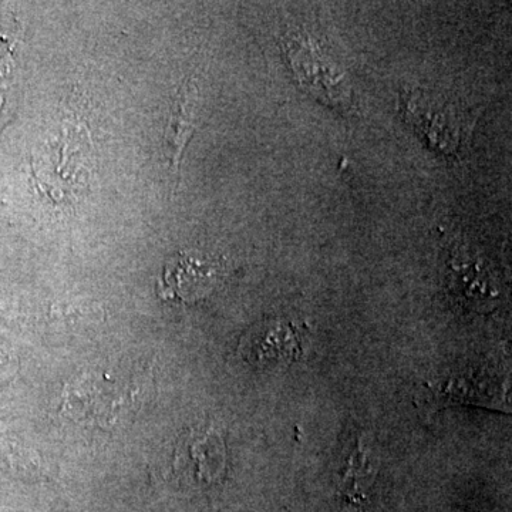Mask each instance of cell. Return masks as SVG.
<instances>
[{
	"label": "cell",
	"instance_id": "cell-5",
	"mask_svg": "<svg viewBox=\"0 0 512 512\" xmlns=\"http://www.w3.org/2000/svg\"><path fill=\"white\" fill-rule=\"evenodd\" d=\"M414 123L423 131L433 146L448 153L457 148L458 131L450 110H444L434 101L416 97L409 103Z\"/></svg>",
	"mask_w": 512,
	"mask_h": 512
},
{
	"label": "cell",
	"instance_id": "cell-8",
	"mask_svg": "<svg viewBox=\"0 0 512 512\" xmlns=\"http://www.w3.org/2000/svg\"><path fill=\"white\" fill-rule=\"evenodd\" d=\"M175 100L177 101L171 111L164 137L165 150H167L171 164H177L191 127L190 87H184Z\"/></svg>",
	"mask_w": 512,
	"mask_h": 512
},
{
	"label": "cell",
	"instance_id": "cell-2",
	"mask_svg": "<svg viewBox=\"0 0 512 512\" xmlns=\"http://www.w3.org/2000/svg\"><path fill=\"white\" fill-rule=\"evenodd\" d=\"M248 362L254 365L292 362L301 357V340L291 323L274 320L251 330L241 346Z\"/></svg>",
	"mask_w": 512,
	"mask_h": 512
},
{
	"label": "cell",
	"instance_id": "cell-7",
	"mask_svg": "<svg viewBox=\"0 0 512 512\" xmlns=\"http://www.w3.org/2000/svg\"><path fill=\"white\" fill-rule=\"evenodd\" d=\"M426 389L430 390L436 404H473V406L493 407V409H497L498 404H503V400L498 399V394L488 387V383L474 377L448 380L440 387L427 384Z\"/></svg>",
	"mask_w": 512,
	"mask_h": 512
},
{
	"label": "cell",
	"instance_id": "cell-6",
	"mask_svg": "<svg viewBox=\"0 0 512 512\" xmlns=\"http://www.w3.org/2000/svg\"><path fill=\"white\" fill-rule=\"evenodd\" d=\"M451 266L453 286L460 298L481 311L485 309V305H493L497 298V289L494 288L493 278L485 271L481 262L463 259Z\"/></svg>",
	"mask_w": 512,
	"mask_h": 512
},
{
	"label": "cell",
	"instance_id": "cell-3",
	"mask_svg": "<svg viewBox=\"0 0 512 512\" xmlns=\"http://www.w3.org/2000/svg\"><path fill=\"white\" fill-rule=\"evenodd\" d=\"M376 474L362 441L357 440L336 490L335 512H367Z\"/></svg>",
	"mask_w": 512,
	"mask_h": 512
},
{
	"label": "cell",
	"instance_id": "cell-4",
	"mask_svg": "<svg viewBox=\"0 0 512 512\" xmlns=\"http://www.w3.org/2000/svg\"><path fill=\"white\" fill-rule=\"evenodd\" d=\"M212 282L214 271L207 262L194 256L178 255L165 266L158 291L163 299L192 302L202 298Z\"/></svg>",
	"mask_w": 512,
	"mask_h": 512
},
{
	"label": "cell",
	"instance_id": "cell-1",
	"mask_svg": "<svg viewBox=\"0 0 512 512\" xmlns=\"http://www.w3.org/2000/svg\"><path fill=\"white\" fill-rule=\"evenodd\" d=\"M224 439L218 430L192 431L181 441L175 456V470L194 484L220 483L227 467Z\"/></svg>",
	"mask_w": 512,
	"mask_h": 512
}]
</instances>
